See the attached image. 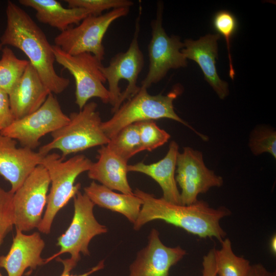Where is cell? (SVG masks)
I'll use <instances>...</instances> for the list:
<instances>
[{
    "label": "cell",
    "mask_w": 276,
    "mask_h": 276,
    "mask_svg": "<svg viewBox=\"0 0 276 276\" xmlns=\"http://www.w3.org/2000/svg\"><path fill=\"white\" fill-rule=\"evenodd\" d=\"M175 180L180 189V204L190 205L198 201L199 194L213 187H220L223 180L205 166L201 152L185 147L178 152L176 160Z\"/></svg>",
    "instance_id": "cell-13"
},
{
    "label": "cell",
    "mask_w": 276,
    "mask_h": 276,
    "mask_svg": "<svg viewBox=\"0 0 276 276\" xmlns=\"http://www.w3.org/2000/svg\"><path fill=\"white\" fill-rule=\"evenodd\" d=\"M84 191L95 205L119 213L132 224L136 220L142 201L134 194L118 193L94 180L84 188Z\"/></svg>",
    "instance_id": "cell-22"
},
{
    "label": "cell",
    "mask_w": 276,
    "mask_h": 276,
    "mask_svg": "<svg viewBox=\"0 0 276 276\" xmlns=\"http://www.w3.org/2000/svg\"><path fill=\"white\" fill-rule=\"evenodd\" d=\"M3 45L0 43V51H2Z\"/></svg>",
    "instance_id": "cell-36"
},
{
    "label": "cell",
    "mask_w": 276,
    "mask_h": 276,
    "mask_svg": "<svg viewBox=\"0 0 276 276\" xmlns=\"http://www.w3.org/2000/svg\"><path fill=\"white\" fill-rule=\"evenodd\" d=\"M55 61L67 70L75 81V103L81 110L92 98L109 103V94L104 83L106 81L100 70L102 61L90 53L71 55L53 45Z\"/></svg>",
    "instance_id": "cell-9"
},
{
    "label": "cell",
    "mask_w": 276,
    "mask_h": 276,
    "mask_svg": "<svg viewBox=\"0 0 276 276\" xmlns=\"http://www.w3.org/2000/svg\"><path fill=\"white\" fill-rule=\"evenodd\" d=\"M50 179L48 171L37 166L13 193L14 226L21 232L38 228L47 204Z\"/></svg>",
    "instance_id": "cell-12"
},
{
    "label": "cell",
    "mask_w": 276,
    "mask_h": 276,
    "mask_svg": "<svg viewBox=\"0 0 276 276\" xmlns=\"http://www.w3.org/2000/svg\"><path fill=\"white\" fill-rule=\"evenodd\" d=\"M97 106L96 103L90 102L79 112H71L68 123L52 132V140L41 146L38 152L45 156L51 150L58 149L64 158L91 147L106 145L109 139L102 129Z\"/></svg>",
    "instance_id": "cell-5"
},
{
    "label": "cell",
    "mask_w": 276,
    "mask_h": 276,
    "mask_svg": "<svg viewBox=\"0 0 276 276\" xmlns=\"http://www.w3.org/2000/svg\"><path fill=\"white\" fill-rule=\"evenodd\" d=\"M104 267V260L101 261L96 266L93 267L89 271L79 275L70 274V272L66 269L63 270V272L60 276H89L93 273L103 269Z\"/></svg>",
    "instance_id": "cell-34"
},
{
    "label": "cell",
    "mask_w": 276,
    "mask_h": 276,
    "mask_svg": "<svg viewBox=\"0 0 276 276\" xmlns=\"http://www.w3.org/2000/svg\"><path fill=\"white\" fill-rule=\"evenodd\" d=\"M16 145V140L0 134V175L10 182L13 194L44 156L26 147L17 148Z\"/></svg>",
    "instance_id": "cell-15"
},
{
    "label": "cell",
    "mask_w": 276,
    "mask_h": 276,
    "mask_svg": "<svg viewBox=\"0 0 276 276\" xmlns=\"http://www.w3.org/2000/svg\"><path fill=\"white\" fill-rule=\"evenodd\" d=\"M44 246L40 233L26 235L16 229L8 253L0 256V267L6 270L8 276H22L28 268L35 269L45 264L41 256Z\"/></svg>",
    "instance_id": "cell-16"
},
{
    "label": "cell",
    "mask_w": 276,
    "mask_h": 276,
    "mask_svg": "<svg viewBox=\"0 0 276 276\" xmlns=\"http://www.w3.org/2000/svg\"><path fill=\"white\" fill-rule=\"evenodd\" d=\"M137 125L143 151H151L166 143L170 135L160 128L154 121L136 123Z\"/></svg>",
    "instance_id": "cell-28"
},
{
    "label": "cell",
    "mask_w": 276,
    "mask_h": 276,
    "mask_svg": "<svg viewBox=\"0 0 276 276\" xmlns=\"http://www.w3.org/2000/svg\"><path fill=\"white\" fill-rule=\"evenodd\" d=\"M163 8L162 2L157 3L156 18L151 23L152 37L148 48L149 70L141 86L146 89L160 81L170 70L187 65V59L181 52L183 42L178 36H168L163 27Z\"/></svg>",
    "instance_id": "cell-10"
},
{
    "label": "cell",
    "mask_w": 276,
    "mask_h": 276,
    "mask_svg": "<svg viewBox=\"0 0 276 276\" xmlns=\"http://www.w3.org/2000/svg\"><path fill=\"white\" fill-rule=\"evenodd\" d=\"M19 3L35 10V16L39 22L56 28L60 32L72 25H78L90 15L84 9L64 8L56 0H19Z\"/></svg>",
    "instance_id": "cell-21"
},
{
    "label": "cell",
    "mask_w": 276,
    "mask_h": 276,
    "mask_svg": "<svg viewBox=\"0 0 276 276\" xmlns=\"http://www.w3.org/2000/svg\"><path fill=\"white\" fill-rule=\"evenodd\" d=\"M201 276H217L215 263V248L211 249L203 257Z\"/></svg>",
    "instance_id": "cell-32"
},
{
    "label": "cell",
    "mask_w": 276,
    "mask_h": 276,
    "mask_svg": "<svg viewBox=\"0 0 276 276\" xmlns=\"http://www.w3.org/2000/svg\"><path fill=\"white\" fill-rule=\"evenodd\" d=\"M139 14L128 50L114 55L107 66H100V70L108 82L112 113L124 101L133 97L140 89L137 85V80L144 65V58L139 43L141 13Z\"/></svg>",
    "instance_id": "cell-7"
},
{
    "label": "cell",
    "mask_w": 276,
    "mask_h": 276,
    "mask_svg": "<svg viewBox=\"0 0 276 276\" xmlns=\"http://www.w3.org/2000/svg\"><path fill=\"white\" fill-rule=\"evenodd\" d=\"M130 8L112 9L98 16L88 15L75 27L61 32L54 38L55 45L71 55L93 54L102 61L105 55L103 38L111 24L128 14Z\"/></svg>",
    "instance_id": "cell-8"
},
{
    "label": "cell",
    "mask_w": 276,
    "mask_h": 276,
    "mask_svg": "<svg viewBox=\"0 0 276 276\" xmlns=\"http://www.w3.org/2000/svg\"><path fill=\"white\" fill-rule=\"evenodd\" d=\"M182 92V87L180 85H175L166 95H151L147 89L140 87L139 91L122 104L110 119L102 122V129L110 140L128 125L166 118L181 123L202 140L207 141V136L198 132L175 112L173 101Z\"/></svg>",
    "instance_id": "cell-3"
},
{
    "label": "cell",
    "mask_w": 276,
    "mask_h": 276,
    "mask_svg": "<svg viewBox=\"0 0 276 276\" xmlns=\"http://www.w3.org/2000/svg\"><path fill=\"white\" fill-rule=\"evenodd\" d=\"M249 147L255 155L270 153L276 158V132L267 125L256 126L249 135Z\"/></svg>",
    "instance_id": "cell-27"
},
{
    "label": "cell",
    "mask_w": 276,
    "mask_h": 276,
    "mask_svg": "<svg viewBox=\"0 0 276 276\" xmlns=\"http://www.w3.org/2000/svg\"><path fill=\"white\" fill-rule=\"evenodd\" d=\"M69 121L56 97L50 93L37 110L15 120L0 134L17 140L23 147L33 150L39 145L41 137L60 128Z\"/></svg>",
    "instance_id": "cell-11"
},
{
    "label": "cell",
    "mask_w": 276,
    "mask_h": 276,
    "mask_svg": "<svg viewBox=\"0 0 276 276\" xmlns=\"http://www.w3.org/2000/svg\"><path fill=\"white\" fill-rule=\"evenodd\" d=\"M14 120L8 94L0 89V132L10 125Z\"/></svg>",
    "instance_id": "cell-31"
},
{
    "label": "cell",
    "mask_w": 276,
    "mask_h": 276,
    "mask_svg": "<svg viewBox=\"0 0 276 276\" xmlns=\"http://www.w3.org/2000/svg\"><path fill=\"white\" fill-rule=\"evenodd\" d=\"M220 38L217 34H209L196 40L186 39L181 52L187 59L193 60L199 65L205 80L223 100L228 96L229 90L227 83L219 78L216 67L217 41Z\"/></svg>",
    "instance_id": "cell-17"
},
{
    "label": "cell",
    "mask_w": 276,
    "mask_h": 276,
    "mask_svg": "<svg viewBox=\"0 0 276 276\" xmlns=\"http://www.w3.org/2000/svg\"><path fill=\"white\" fill-rule=\"evenodd\" d=\"M178 152V145L173 141L169 145L166 155L162 159L151 164L139 162L134 165H128L127 171L149 176L160 187L164 199L173 203L180 204V192L175 175Z\"/></svg>",
    "instance_id": "cell-19"
},
{
    "label": "cell",
    "mask_w": 276,
    "mask_h": 276,
    "mask_svg": "<svg viewBox=\"0 0 276 276\" xmlns=\"http://www.w3.org/2000/svg\"><path fill=\"white\" fill-rule=\"evenodd\" d=\"M68 8H83L90 15L98 16L105 11L121 8H130L133 5L129 0H65Z\"/></svg>",
    "instance_id": "cell-29"
},
{
    "label": "cell",
    "mask_w": 276,
    "mask_h": 276,
    "mask_svg": "<svg viewBox=\"0 0 276 276\" xmlns=\"http://www.w3.org/2000/svg\"><path fill=\"white\" fill-rule=\"evenodd\" d=\"M180 246L165 245L161 241L159 233L151 230L147 245L140 250L129 266L128 276H168L170 269L186 255Z\"/></svg>",
    "instance_id": "cell-14"
},
{
    "label": "cell",
    "mask_w": 276,
    "mask_h": 276,
    "mask_svg": "<svg viewBox=\"0 0 276 276\" xmlns=\"http://www.w3.org/2000/svg\"><path fill=\"white\" fill-rule=\"evenodd\" d=\"M13 196L0 186V247L14 225Z\"/></svg>",
    "instance_id": "cell-30"
},
{
    "label": "cell",
    "mask_w": 276,
    "mask_h": 276,
    "mask_svg": "<svg viewBox=\"0 0 276 276\" xmlns=\"http://www.w3.org/2000/svg\"><path fill=\"white\" fill-rule=\"evenodd\" d=\"M246 276H276V273L268 270L261 264H256L251 265Z\"/></svg>",
    "instance_id": "cell-33"
},
{
    "label": "cell",
    "mask_w": 276,
    "mask_h": 276,
    "mask_svg": "<svg viewBox=\"0 0 276 276\" xmlns=\"http://www.w3.org/2000/svg\"><path fill=\"white\" fill-rule=\"evenodd\" d=\"M133 193L142 201L139 215L133 224L134 230H139L149 222L160 220L200 238L215 237L220 242L225 239L226 234L220 221L231 214L226 208L214 209L202 200L190 205L175 204L139 189Z\"/></svg>",
    "instance_id": "cell-2"
},
{
    "label": "cell",
    "mask_w": 276,
    "mask_h": 276,
    "mask_svg": "<svg viewBox=\"0 0 276 276\" xmlns=\"http://www.w3.org/2000/svg\"><path fill=\"white\" fill-rule=\"evenodd\" d=\"M74 198V213L72 222L64 232L57 239V246L60 250L45 260V264L60 255L68 253L70 258L65 260L58 258L63 268L71 271L80 260V254L88 256V246L96 236L105 234L108 229L100 224L94 214V203L87 195L79 191Z\"/></svg>",
    "instance_id": "cell-6"
},
{
    "label": "cell",
    "mask_w": 276,
    "mask_h": 276,
    "mask_svg": "<svg viewBox=\"0 0 276 276\" xmlns=\"http://www.w3.org/2000/svg\"><path fill=\"white\" fill-rule=\"evenodd\" d=\"M55 153L45 155L40 165L48 171L51 185L48 194L47 207L42 221L37 228L39 232L49 234L58 212L74 198L81 187L74 185L77 177L88 171L93 162L84 155L78 154L64 161Z\"/></svg>",
    "instance_id": "cell-4"
},
{
    "label": "cell",
    "mask_w": 276,
    "mask_h": 276,
    "mask_svg": "<svg viewBox=\"0 0 276 276\" xmlns=\"http://www.w3.org/2000/svg\"><path fill=\"white\" fill-rule=\"evenodd\" d=\"M212 26L217 34L223 36L226 41L229 59V76L234 80L235 72L231 54V43L238 28V20L231 12L226 10H219L213 15Z\"/></svg>",
    "instance_id": "cell-26"
},
{
    "label": "cell",
    "mask_w": 276,
    "mask_h": 276,
    "mask_svg": "<svg viewBox=\"0 0 276 276\" xmlns=\"http://www.w3.org/2000/svg\"><path fill=\"white\" fill-rule=\"evenodd\" d=\"M98 160L92 163L88 177L107 188L125 194H133L127 179V162L103 145L98 150Z\"/></svg>",
    "instance_id": "cell-20"
},
{
    "label": "cell",
    "mask_w": 276,
    "mask_h": 276,
    "mask_svg": "<svg viewBox=\"0 0 276 276\" xmlns=\"http://www.w3.org/2000/svg\"><path fill=\"white\" fill-rule=\"evenodd\" d=\"M220 249H215L216 270L219 276H246L251 268L250 262L234 252L228 238L221 242Z\"/></svg>",
    "instance_id": "cell-23"
},
{
    "label": "cell",
    "mask_w": 276,
    "mask_h": 276,
    "mask_svg": "<svg viewBox=\"0 0 276 276\" xmlns=\"http://www.w3.org/2000/svg\"><path fill=\"white\" fill-rule=\"evenodd\" d=\"M7 23L0 43L21 50L51 93L59 94L70 84L68 78L59 75L54 63L53 45L45 34L30 15L14 2L8 1Z\"/></svg>",
    "instance_id": "cell-1"
},
{
    "label": "cell",
    "mask_w": 276,
    "mask_h": 276,
    "mask_svg": "<svg viewBox=\"0 0 276 276\" xmlns=\"http://www.w3.org/2000/svg\"><path fill=\"white\" fill-rule=\"evenodd\" d=\"M1 51L0 89L9 94L24 74L29 61L18 58L12 49L7 46Z\"/></svg>",
    "instance_id": "cell-25"
},
{
    "label": "cell",
    "mask_w": 276,
    "mask_h": 276,
    "mask_svg": "<svg viewBox=\"0 0 276 276\" xmlns=\"http://www.w3.org/2000/svg\"><path fill=\"white\" fill-rule=\"evenodd\" d=\"M51 93L30 62L24 74L8 94L15 120L37 110Z\"/></svg>",
    "instance_id": "cell-18"
},
{
    "label": "cell",
    "mask_w": 276,
    "mask_h": 276,
    "mask_svg": "<svg viewBox=\"0 0 276 276\" xmlns=\"http://www.w3.org/2000/svg\"><path fill=\"white\" fill-rule=\"evenodd\" d=\"M0 276H3V275H2V274L1 273V271H0Z\"/></svg>",
    "instance_id": "cell-37"
},
{
    "label": "cell",
    "mask_w": 276,
    "mask_h": 276,
    "mask_svg": "<svg viewBox=\"0 0 276 276\" xmlns=\"http://www.w3.org/2000/svg\"><path fill=\"white\" fill-rule=\"evenodd\" d=\"M276 237L273 235L271 238L270 242V248L271 252L274 254L276 252Z\"/></svg>",
    "instance_id": "cell-35"
},
{
    "label": "cell",
    "mask_w": 276,
    "mask_h": 276,
    "mask_svg": "<svg viewBox=\"0 0 276 276\" xmlns=\"http://www.w3.org/2000/svg\"><path fill=\"white\" fill-rule=\"evenodd\" d=\"M106 145L114 153L128 162L132 156L143 151L137 124L122 129Z\"/></svg>",
    "instance_id": "cell-24"
}]
</instances>
